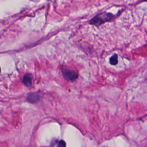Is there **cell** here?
I'll return each instance as SVG.
<instances>
[{"instance_id": "obj_5", "label": "cell", "mask_w": 147, "mask_h": 147, "mask_svg": "<svg viewBox=\"0 0 147 147\" xmlns=\"http://www.w3.org/2000/svg\"><path fill=\"white\" fill-rule=\"evenodd\" d=\"M110 63L111 65H116L118 63V55L117 54L113 55L110 59Z\"/></svg>"}, {"instance_id": "obj_3", "label": "cell", "mask_w": 147, "mask_h": 147, "mask_svg": "<svg viewBox=\"0 0 147 147\" xmlns=\"http://www.w3.org/2000/svg\"><path fill=\"white\" fill-rule=\"evenodd\" d=\"M39 100L40 96L37 93H30L27 96V101L32 103H37Z\"/></svg>"}, {"instance_id": "obj_4", "label": "cell", "mask_w": 147, "mask_h": 147, "mask_svg": "<svg viewBox=\"0 0 147 147\" xmlns=\"http://www.w3.org/2000/svg\"><path fill=\"white\" fill-rule=\"evenodd\" d=\"M32 76L30 74H26L24 76L22 82L26 87H30L32 84Z\"/></svg>"}, {"instance_id": "obj_2", "label": "cell", "mask_w": 147, "mask_h": 147, "mask_svg": "<svg viewBox=\"0 0 147 147\" xmlns=\"http://www.w3.org/2000/svg\"><path fill=\"white\" fill-rule=\"evenodd\" d=\"M62 74L64 78L70 82L75 80L78 77V75L76 72L68 69H62Z\"/></svg>"}, {"instance_id": "obj_6", "label": "cell", "mask_w": 147, "mask_h": 147, "mask_svg": "<svg viewBox=\"0 0 147 147\" xmlns=\"http://www.w3.org/2000/svg\"><path fill=\"white\" fill-rule=\"evenodd\" d=\"M65 146H66L65 142L63 140H61L59 142L57 147H65Z\"/></svg>"}, {"instance_id": "obj_1", "label": "cell", "mask_w": 147, "mask_h": 147, "mask_svg": "<svg viewBox=\"0 0 147 147\" xmlns=\"http://www.w3.org/2000/svg\"><path fill=\"white\" fill-rule=\"evenodd\" d=\"M114 18V16L110 13L103 12L95 16L94 18L91 19L89 23L95 26H99L100 25L111 21Z\"/></svg>"}, {"instance_id": "obj_7", "label": "cell", "mask_w": 147, "mask_h": 147, "mask_svg": "<svg viewBox=\"0 0 147 147\" xmlns=\"http://www.w3.org/2000/svg\"><path fill=\"white\" fill-rule=\"evenodd\" d=\"M0 72H1V67H0Z\"/></svg>"}]
</instances>
